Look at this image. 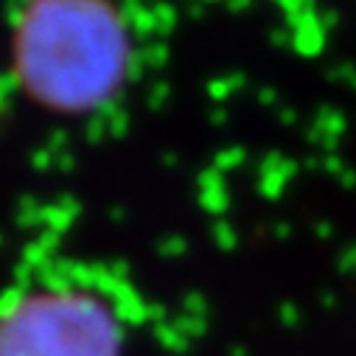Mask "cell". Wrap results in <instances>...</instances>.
<instances>
[{"mask_svg":"<svg viewBox=\"0 0 356 356\" xmlns=\"http://www.w3.org/2000/svg\"><path fill=\"white\" fill-rule=\"evenodd\" d=\"M129 62V29L113 0H29L17 15L12 70L40 107L62 115L104 107Z\"/></svg>","mask_w":356,"mask_h":356,"instance_id":"obj_1","label":"cell"},{"mask_svg":"<svg viewBox=\"0 0 356 356\" xmlns=\"http://www.w3.org/2000/svg\"><path fill=\"white\" fill-rule=\"evenodd\" d=\"M132 320L99 275L45 270L0 289V356H127Z\"/></svg>","mask_w":356,"mask_h":356,"instance_id":"obj_2","label":"cell"}]
</instances>
